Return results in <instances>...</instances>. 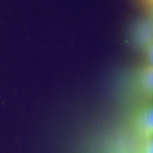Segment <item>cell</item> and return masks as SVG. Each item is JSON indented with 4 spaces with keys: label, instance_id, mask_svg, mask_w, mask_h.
Listing matches in <instances>:
<instances>
[{
    "label": "cell",
    "instance_id": "1",
    "mask_svg": "<svg viewBox=\"0 0 153 153\" xmlns=\"http://www.w3.org/2000/svg\"><path fill=\"white\" fill-rule=\"evenodd\" d=\"M129 36L131 45L145 51L153 43V21L150 18L137 21L132 26Z\"/></svg>",
    "mask_w": 153,
    "mask_h": 153
},
{
    "label": "cell",
    "instance_id": "2",
    "mask_svg": "<svg viewBox=\"0 0 153 153\" xmlns=\"http://www.w3.org/2000/svg\"><path fill=\"white\" fill-rule=\"evenodd\" d=\"M135 126L142 138L148 140L153 137V102L145 105L138 111L135 117Z\"/></svg>",
    "mask_w": 153,
    "mask_h": 153
},
{
    "label": "cell",
    "instance_id": "3",
    "mask_svg": "<svg viewBox=\"0 0 153 153\" xmlns=\"http://www.w3.org/2000/svg\"><path fill=\"white\" fill-rule=\"evenodd\" d=\"M137 85L145 95L153 98V66H143L137 75Z\"/></svg>",
    "mask_w": 153,
    "mask_h": 153
},
{
    "label": "cell",
    "instance_id": "4",
    "mask_svg": "<svg viewBox=\"0 0 153 153\" xmlns=\"http://www.w3.org/2000/svg\"><path fill=\"white\" fill-rule=\"evenodd\" d=\"M146 54L147 59L148 61V65L153 66V43L150 44L144 51Z\"/></svg>",
    "mask_w": 153,
    "mask_h": 153
},
{
    "label": "cell",
    "instance_id": "5",
    "mask_svg": "<svg viewBox=\"0 0 153 153\" xmlns=\"http://www.w3.org/2000/svg\"><path fill=\"white\" fill-rule=\"evenodd\" d=\"M145 153H153V137L148 140L145 145Z\"/></svg>",
    "mask_w": 153,
    "mask_h": 153
},
{
    "label": "cell",
    "instance_id": "6",
    "mask_svg": "<svg viewBox=\"0 0 153 153\" xmlns=\"http://www.w3.org/2000/svg\"><path fill=\"white\" fill-rule=\"evenodd\" d=\"M151 4L152 5H151V14H150V18L153 21V1L152 2H151Z\"/></svg>",
    "mask_w": 153,
    "mask_h": 153
},
{
    "label": "cell",
    "instance_id": "7",
    "mask_svg": "<svg viewBox=\"0 0 153 153\" xmlns=\"http://www.w3.org/2000/svg\"><path fill=\"white\" fill-rule=\"evenodd\" d=\"M149 1H150V2L151 3V2H152V1H153V0H149Z\"/></svg>",
    "mask_w": 153,
    "mask_h": 153
}]
</instances>
